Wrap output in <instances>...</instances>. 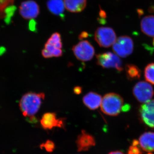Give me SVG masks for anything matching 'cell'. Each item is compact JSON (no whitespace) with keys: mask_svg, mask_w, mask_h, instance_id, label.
<instances>
[{"mask_svg":"<svg viewBox=\"0 0 154 154\" xmlns=\"http://www.w3.org/2000/svg\"><path fill=\"white\" fill-rule=\"evenodd\" d=\"M142 152L137 146L132 145L130 147L128 154H142Z\"/></svg>","mask_w":154,"mask_h":154,"instance_id":"obj_23","label":"cell"},{"mask_svg":"<svg viewBox=\"0 0 154 154\" xmlns=\"http://www.w3.org/2000/svg\"><path fill=\"white\" fill-rule=\"evenodd\" d=\"M15 0H0V19H5L6 12L14 7Z\"/></svg>","mask_w":154,"mask_h":154,"instance_id":"obj_18","label":"cell"},{"mask_svg":"<svg viewBox=\"0 0 154 154\" xmlns=\"http://www.w3.org/2000/svg\"><path fill=\"white\" fill-rule=\"evenodd\" d=\"M140 27L144 34L154 37V16L150 15L143 17L141 21Z\"/></svg>","mask_w":154,"mask_h":154,"instance_id":"obj_14","label":"cell"},{"mask_svg":"<svg viewBox=\"0 0 154 154\" xmlns=\"http://www.w3.org/2000/svg\"><path fill=\"white\" fill-rule=\"evenodd\" d=\"M133 93L136 99L143 104L150 101L154 94L153 88L151 85L144 81L136 84L134 87Z\"/></svg>","mask_w":154,"mask_h":154,"instance_id":"obj_6","label":"cell"},{"mask_svg":"<svg viewBox=\"0 0 154 154\" xmlns=\"http://www.w3.org/2000/svg\"><path fill=\"white\" fill-rule=\"evenodd\" d=\"M47 6L51 13L57 16L63 14L65 8L63 0H48Z\"/></svg>","mask_w":154,"mask_h":154,"instance_id":"obj_16","label":"cell"},{"mask_svg":"<svg viewBox=\"0 0 154 154\" xmlns=\"http://www.w3.org/2000/svg\"><path fill=\"white\" fill-rule=\"evenodd\" d=\"M47 43L53 45L56 48L59 49L62 48L63 45L61 42L60 34L58 33H54L48 38Z\"/></svg>","mask_w":154,"mask_h":154,"instance_id":"obj_20","label":"cell"},{"mask_svg":"<svg viewBox=\"0 0 154 154\" xmlns=\"http://www.w3.org/2000/svg\"><path fill=\"white\" fill-rule=\"evenodd\" d=\"M94 38L100 47L105 48L113 45L117 39L115 31L109 27L97 28L95 33Z\"/></svg>","mask_w":154,"mask_h":154,"instance_id":"obj_4","label":"cell"},{"mask_svg":"<svg viewBox=\"0 0 154 154\" xmlns=\"http://www.w3.org/2000/svg\"><path fill=\"white\" fill-rule=\"evenodd\" d=\"M88 36V34L87 32H82V33L79 36V38L80 39H82L84 38H87Z\"/></svg>","mask_w":154,"mask_h":154,"instance_id":"obj_26","label":"cell"},{"mask_svg":"<svg viewBox=\"0 0 154 154\" xmlns=\"http://www.w3.org/2000/svg\"><path fill=\"white\" fill-rule=\"evenodd\" d=\"M73 91L75 94L79 95V94H81L82 93V87H79V86H77V87H75L74 88Z\"/></svg>","mask_w":154,"mask_h":154,"instance_id":"obj_25","label":"cell"},{"mask_svg":"<svg viewBox=\"0 0 154 154\" xmlns=\"http://www.w3.org/2000/svg\"><path fill=\"white\" fill-rule=\"evenodd\" d=\"M127 77L130 80L139 79L141 75V71L136 66L127 65L125 66Z\"/></svg>","mask_w":154,"mask_h":154,"instance_id":"obj_17","label":"cell"},{"mask_svg":"<svg viewBox=\"0 0 154 154\" xmlns=\"http://www.w3.org/2000/svg\"><path fill=\"white\" fill-rule=\"evenodd\" d=\"M139 113L141 119L144 123L154 128V99L141 105Z\"/></svg>","mask_w":154,"mask_h":154,"instance_id":"obj_9","label":"cell"},{"mask_svg":"<svg viewBox=\"0 0 154 154\" xmlns=\"http://www.w3.org/2000/svg\"><path fill=\"white\" fill-rule=\"evenodd\" d=\"M45 94L33 92L25 94L19 101V106L22 114L25 117H34L41 107Z\"/></svg>","mask_w":154,"mask_h":154,"instance_id":"obj_1","label":"cell"},{"mask_svg":"<svg viewBox=\"0 0 154 154\" xmlns=\"http://www.w3.org/2000/svg\"><path fill=\"white\" fill-rule=\"evenodd\" d=\"M123 99L120 95L109 93L102 98L100 107L102 112L106 115L116 116L123 110Z\"/></svg>","mask_w":154,"mask_h":154,"instance_id":"obj_2","label":"cell"},{"mask_svg":"<svg viewBox=\"0 0 154 154\" xmlns=\"http://www.w3.org/2000/svg\"><path fill=\"white\" fill-rule=\"evenodd\" d=\"M108 154H124L122 152L120 151H114V152H110Z\"/></svg>","mask_w":154,"mask_h":154,"instance_id":"obj_27","label":"cell"},{"mask_svg":"<svg viewBox=\"0 0 154 154\" xmlns=\"http://www.w3.org/2000/svg\"><path fill=\"white\" fill-rule=\"evenodd\" d=\"M153 45L154 46V39L153 40Z\"/></svg>","mask_w":154,"mask_h":154,"instance_id":"obj_28","label":"cell"},{"mask_svg":"<svg viewBox=\"0 0 154 154\" xmlns=\"http://www.w3.org/2000/svg\"><path fill=\"white\" fill-rule=\"evenodd\" d=\"M139 142L141 148L144 151L154 152V133H144L140 136Z\"/></svg>","mask_w":154,"mask_h":154,"instance_id":"obj_13","label":"cell"},{"mask_svg":"<svg viewBox=\"0 0 154 154\" xmlns=\"http://www.w3.org/2000/svg\"><path fill=\"white\" fill-rule=\"evenodd\" d=\"M96 63L104 68H114L118 71L123 70L122 62L117 54L112 52H107L96 55Z\"/></svg>","mask_w":154,"mask_h":154,"instance_id":"obj_3","label":"cell"},{"mask_svg":"<svg viewBox=\"0 0 154 154\" xmlns=\"http://www.w3.org/2000/svg\"><path fill=\"white\" fill-rule=\"evenodd\" d=\"M44 48L50 52L53 57H59L62 55L63 51L61 49L57 48L53 45L48 44L47 42L45 45Z\"/></svg>","mask_w":154,"mask_h":154,"instance_id":"obj_21","label":"cell"},{"mask_svg":"<svg viewBox=\"0 0 154 154\" xmlns=\"http://www.w3.org/2000/svg\"><path fill=\"white\" fill-rule=\"evenodd\" d=\"M41 149L44 148L48 152H52L55 149V145L52 140H47L40 145Z\"/></svg>","mask_w":154,"mask_h":154,"instance_id":"obj_22","label":"cell"},{"mask_svg":"<svg viewBox=\"0 0 154 154\" xmlns=\"http://www.w3.org/2000/svg\"><path fill=\"white\" fill-rule=\"evenodd\" d=\"M76 143L79 152H86L96 145L95 138L86 131L82 130L77 137Z\"/></svg>","mask_w":154,"mask_h":154,"instance_id":"obj_11","label":"cell"},{"mask_svg":"<svg viewBox=\"0 0 154 154\" xmlns=\"http://www.w3.org/2000/svg\"><path fill=\"white\" fill-rule=\"evenodd\" d=\"M42 54L43 57L45 58H49L53 57L52 55L50 53V52L45 48L42 50Z\"/></svg>","mask_w":154,"mask_h":154,"instance_id":"obj_24","label":"cell"},{"mask_svg":"<svg viewBox=\"0 0 154 154\" xmlns=\"http://www.w3.org/2000/svg\"><path fill=\"white\" fill-rule=\"evenodd\" d=\"M39 7L33 0L22 2L19 6V14L24 19L29 20L35 19L39 14Z\"/></svg>","mask_w":154,"mask_h":154,"instance_id":"obj_8","label":"cell"},{"mask_svg":"<svg viewBox=\"0 0 154 154\" xmlns=\"http://www.w3.org/2000/svg\"><path fill=\"white\" fill-rule=\"evenodd\" d=\"M144 76L147 82L154 85V63L149 64L146 67Z\"/></svg>","mask_w":154,"mask_h":154,"instance_id":"obj_19","label":"cell"},{"mask_svg":"<svg viewBox=\"0 0 154 154\" xmlns=\"http://www.w3.org/2000/svg\"><path fill=\"white\" fill-rule=\"evenodd\" d=\"M73 52L76 57L82 61L91 60L95 54L93 45L87 40L80 42L72 48Z\"/></svg>","mask_w":154,"mask_h":154,"instance_id":"obj_7","label":"cell"},{"mask_svg":"<svg viewBox=\"0 0 154 154\" xmlns=\"http://www.w3.org/2000/svg\"><path fill=\"white\" fill-rule=\"evenodd\" d=\"M148 154H152L150 153H148Z\"/></svg>","mask_w":154,"mask_h":154,"instance_id":"obj_29","label":"cell"},{"mask_svg":"<svg viewBox=\"0 0 154 154\" xmlns=\"http://www.w3.org/2000/svg\"><path fill=\"white\" fill-rule=\"evenodd\" d=\"M66 10L72 13H79L85 8L86 0H64Z\"/></svg>","mask_w":154,"mask_h":154,"instance_id":"obj_15","label":"cell"},{"mask_svg":"<svg viewBox=\"0 0 154 154\" xmlns=\"http://www.w3.org/2000/svg\"><path fill=\"white\" fill-rule=\"evenodd\" d=\"M102 99L101 95L95 92H91L83 97V102L89 109L95 110L101 106Z\"/></svg>","mask_w":154,"mask_h":154,"instance_id":"obj_12","label":"cell"},{"mask_svg":"<svg viewBox=\"0 0 154 154\" xmlns=\"http://www.w3.org/2000/svg\"><path fill=\"white\" fill-rule=\"evenodd\" d=\"M65 119L57 118L54 113H44L40 120V124L43 129L51 130L55 127L64 128Z\"/></svg>","mask_w":154,"mask_h":154,"instance_id":"obj_10","label":"cell"},{"mask_svg":"<svg viewBox=\"0 0 154 154\" xmlns=\"http://www.w3.org/2000/svg\"><path fill=\"white\" fill-rule=\"evenodd\" d=\"M133 50V41L128 36L119 37L113 45V50L114 53L122 58L126 57L131 55Z\"/></svg>","mask_w":154,"mask_h":154,"instance_id":"obj_5","label":"cell"}]
</instances>
